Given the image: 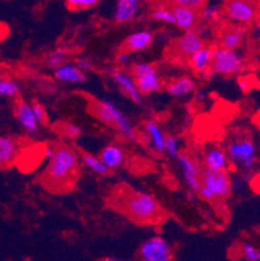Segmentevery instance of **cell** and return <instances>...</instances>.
Returning <instances> with one entry per match:
<instances>
[{
    "label": "cell",
    "mask_w": 260,
    "mask_h": 261,
    "mask_svg": "<svg viewBox=\"0 0 260 261\" xmlns=\"http://www.w3.org/2000/svg\"><path fill=\"white\" fill-rule=\"evenodd\" d=\"M80 161L75 148L64 143L55 144L46 172L42 175L43 186L54 192L69 190L80 174Z\"/></svg>",
    "instance_id": "6da1fadb"
},
{
    "label": "cell",
    "mask_w": 260,
    "mask_h": 261,
    "mask_svg": "<svg viewBox=\"0 0 260 261\" xmlns=\"http://www.w3.org/2000/svg\"><path fill=\"white\" fill-rule=\"evenodd\" d=\"M161 212L163 210L159 200L149 192H132L124 203V213L134 224H154L155 221L160 220Z\"/></svg>",
    "instance_id": "7a4b0ae2"
},
{
    "label": "cell",
    "mask_w": 260,
    "mask_h": 261,
    "mask_svg": "<svg viewBox=\"0 0 260 261\" xmlns=\"http://www.w3.org/2000/svg\"><path fill=\"white\" fill-rule=\"evenodd\" d=\"M230 165L240 170V175L249 184L254 178L257 164L256 144L249 138L233 139L225 148Z\"/></svg>",
    "instance_id": "3957f363"
},
{
    "label": "cell",
    "mask_w": 260,
    "mask_h": 261,
    "mask_svg": "<svg viewBox=\"0 0 260 261\" xmlns=\"http://www.w3.org/2000/svg\"><path fill=\"white\" fill-rule=\"evenodd\" d=\"M232 177L228 170H212L202 167L200 187L197 192L200 198L214 203L225 200L232 195Z\"/></svg>",
    "instance_id": "277c9868"
},
{
    "label": "cell",
    "mask_w": 260,
    "mask_h": 261,
    "mask_svg": "<svg viewBox=\"0 0 260 261\" xmlns=\"http://www.w3.org/2000/svg\"><path fill=\"white\" fill-rule=\"evenodd\" d=\"M246 68V58L240 49H229L218 46L212 48L209 72L218 75L240 74Z\"/></svg>",
    "instance_id": "5b68a950"
},
{
    "label": "cell",
    "mask_w": 260,
    "mask_h": 261,
    "mask_svg": "<svg viewBox=\"0 0 260 261\" xmlns=\"http://www.w3.org/2000/svg\"><path fill=\"white\" fill-rule=\"evenodd\" d=\"M130 74L134 77L138 90L142 95H150L160 91L163 84L156 65L152 63L140 61L132 65Z\"/></svg>",
    "instance_id": "8992f818"
},
{
    "label": "cell",
    "mask_w": 260,
    "mask_h": 261,
    "mask_svg": "<svg viewBox=\"0 0 260 261\" xmlns=\"http://www.w3.org/2000/svg\"><path fill=\"white\" fill-rule=\"evenodd\" d=\"M260 8L255 0H225L223 4V15L230 22L246 25L256 21Z\"/></svg>",
    "instance_id": "52a82bcc"
},
{
    "label": "cell",
    "mask_w": 260,
    "mask_h": 261,
    "mask_svg": "<svg viewBox=\"0 0 260 261\" xmlns=\"http://www.w3.org/2000/svg\"><path fill=\"white\" fill-rule=\"evenodd\" d=\"M138 257L143 261H169L173 258V251L168 241L160 236H155L140 244Z\"/></svg>",
    "instance_id": "ba28073f"
},
{
    "label": "cell",
    "mask_w": 260,
    "mask_h": 261,
    "mask_svg": "<svg viewBox=\"0 0 260 261\" xmlns=\"http://www.w3.org/2000/svg\"><path fill=\"white\" fill-rule=\"evenodd\" d=\"M99 103L108 112L109 117H111V127L117 130L124 138L129 139V141H137L138 133L135 127L133 126L132 121L128 118V116L113 101L102 99V100H99Z\"/></svg>",
    "instance_id": "9c48e42d"
},
{
    "label": "cell",
    "mask_w": 260,
    "mask_h": 261,
    "mask_svg": "<svg viewBox=\"0 0 260 261\" xmlns=\"http://www.w3.org/2000/svg\"><path fill=\"white\" fill-rule=\"evenodd\" d=\"M176 160L180 164L185 184L194 194H197L200 187V172H202L200 164L194 158L182 152L177 156Z\"/></svg>",
    "instance_id": "30bf717a"
},
{
    "label": "cell",
    "mask_w": 260,
    "mask_h": 261,
    "mask_svg": "<svg viewBox=\"0 0 260 261\" xmlns=\"http://www.w3.org/2000/svg\"><path fill=\"white\" fill-rule=\"evenodd\" d=\"M111 78L126 98L134 101L135 104L142 103L143 95L138 90L134 77L130 73L125 72L124 69H114L111 72Z\"/></svg>",
    "instance_id": "8fae6325"
},
{
    "label": "cell",
    "mask_w": 260,
    "mask_h": 261,
    "mask_svg": "<svg viewBox=\"0 0 260 261\" xmlns=\"http://www.w3.org/2000/svg\"><path fill=\"white\" fill-rule=\"evenodd\" d=\"M206 46V40L200 37L195 29L183 32V34L176 40L175 49L180 56L189 59L193 54Z\"/></svg>",
    "instance_id": "7c38bea8"
},
{
    "label": "cell",
    "mask_w": 260,
    "mask_h": 261,
    "mask_svg": "<svg viewBox=\"0 0 260 261\" xmlns=\"http://www.w3.org/2000/svg\"><path fill=\"white\" fill-rule=\"evenodd\" d=\"M14 118L20 123V126L22 127L23 132L28 134H35L39 132L40 125L38 123L37 118H35L34 112H33L32 103H28L25 100H18L14 104L13 109Z\"/></svg>",
    "instance_id": "4fadbf2b"
},
{
    "label": "cell",
    "mask_w": 260,
    "mask_h": 261,
    "mask_svg": "<svg viewBox=\"0 0 260 261\" xmlns=\"http://www.w3.org/2000/svg\"><path fill=\"white\" fill-rule=\"evenodd\" d=\"M140 0H116L113 11V20L116 23L132 22L140 11Z\"/></svg>",
    "instance_id": "5bb4252c"
},
{
    "label": "cell",
    "mask_w": 260,
    "mask_h": 261,
    "mask_svg": "<svg viewBox=\"0 0 260 261\" xmlns=\"http://www.w3.org/2000/svg\"><path fill=\"white\" fill-rule=\"evenodd\" d=\"M172 12H173V18H175V23L180 30L182 32H187V30L195 29L199 22V11L197 9L189 8V7H180L173 6L172 7Z\"/></svg>",
    "instance_id": "9a60e30c"
},
{
    "label": "cell",
    "mask_w": 260,
    "mask_h": 261,
    "mask_svg": "<svg viewBox=\"0 0 260 261\" xmlns=\"http://www.w3.org/2000/svg\"><path fill=\"white\" fill-rule=\"evenodd\" d=\"M20 143L17 139L0 135V169L12 167L20 153Z\"/></svg>",
    "instance_id": "2e32d148"
},
{
    "label": "cell",
    "mask_w": 260,
    "mask_h": 261,
    "mask_svg": "<svg viewBox=\"0 0 260 261\" xmlns=\"http://www.w3.org/2000/svg\"><path fill=\"white\" fill-rule=\"evenodd\" d=\"M154 38V33L150 32V30H138V32L128 35V38L124 40L123 49L130 52V54L142 52L152 46Z\"/></svg>",
    "instance_id": "e0dca14e"
},
{
    "label": "cell",
    "mask_w": 260,
    "mask_h": 261,
    "mask_svg": "<svg viewBox=\"0 0 260 261\" xmlns=\"http://www.w3.org/2000/svg\"><path fill=\"white\" fill-rule=\"evenodd\" d=\"M52 70L55 80L63 84H83L87 80L86 73H83L75 63H64Z\"/></svg>",
    "instance_id": "ac0fdd59"
},
{
    "label": "cell",
    "mask_w": 260,
    "mask_h": 261,
    "mask_svg": "<svg viewBox=\"0 0 260 261\" xmlns=\"http://www.w3.org/2000/svg\"><path fill=\"white\" fill-rule=\"evenodd\" d=\"M203 167L212 170H229V161L226 151L219 146H212L203 155Z\"/></svg>",
    "instance_id": "d6986e66"
},
{
    "label": "cell",
    "mask_w": 260,
    "mask_h": 261,
    "mask_svg": "<svg viewBox=\"0 0 260 261\" xmlns=\"http://www.w3.org/2000/svg\"><path fill=\"white\" fill-rule=\"evenodd\" d=\"M143 129L146 133V138L149 141L150 147H151L154 151L159 153L164 152V146H166V137L167 134L164 133V130L161 129V126L156 121L149 120L145 122L143 125Z\"/></svg>",
    "instance_id": "ffe728a7"
},
{
    "label": "cell",
    "mask_w": 260,
    "mask_h": 261,
    "mask_svg": "<svg viewBox=\"0 0 260 261\" xmlns=\"http://www.w3.org/2000/svg\"><path fill=\"white\" fill-rule=\"evenodd\" d=\"M246 39V32L240 25L226 28L220 35V44L219 46L229 49H240Z\"/></svg>",
    "instance_id": "44dd1931"
},
{
    "label": "cell",
    "mask_w": 260,
    "mask_h": 261,
    "mask_svg": "<svg viewBox=\"0 0 260 261\" xmlns=\"http://www.w3.org/2000/svg\"><path fill=\"white\" fill-rule=\"evenodd\" d=\"M166 89L167 92L175 98L189 96L195 91V81L189 75H180L169 81Z\"/></svg>",
    "instance_id": "7402d4cb"
},
{
    "label": "cell",
    "mask_w": 260,
    "mask_h": 261,
    "mask_svg": "<svg viewBox=\"0 0 260 261\" xmlns=\"http://www.w3.org/2000/svg\"><path fill=\"white\" fill-rule=\"evenodd\" d=\"M99 158L109 170L119 169L125 163V151L119 144H108L102 149Z\"/></svg>",
    "instance_id": "603a6c76"
},
{
    "label": "cell",
    "mask_w": 260,
    "mask_h": 261,
    "mask_svg": "<svg viewBox=\"0 0 260 261\" xmlns=\"http://www.w3.org/2000/svg\"><path fill=\"white\" fill-rule=\"evenodd\" d=\"M212 59V47L204 46L200 49H198L195 54H193L189 58L190 68L195 73H207L209 70Z\"/></svg>",
    "instance_id": "cb8c5ba5"
},
{
    "label": "cell",
    "mask_w": 260,
    "mask_h": 261,
    "mask_svg": "<svg viewBox=\"0 0 260 261\" xmlns=\"http://www.w3.org/2000/svg\"><path fill=\"white\" fill-rule=\"evenodd\" d=\"M81 161L83 163L86 168H89L92 173L98 175H107L109 174L111 170L107 168L106 164L102 161V159L99 156H95L92 153L89 152H82L81 153Z\"/></svg>",
    "instance_id": "d4e9b609"
},
{
    "label": "cell",
    "mask_w": 260,
    "mask_h": 261,
    "mask_svg": "<svg viewBox=\"0 0 260 261\" xmlns=\"http://www.w3.org/2000/svg\"><path fill=\"white\" fill-rule=\"evenodd\" d=\"M21 92V86L17 81L8 75L0 74V98L14 99Z\"/></svg>",
    "instance_id": "484cf974"
},
{
    "label": "cell",
    "mask_w": 260,
    "mask_h": 261,
    "mask_svg": "<svg viewBox=\"0 0 260 261\" xmlns=\"http://www.w3.org/2000/svg\"><path fill=\"white\" fill-rule=\"evenodd\" d=\"M223 4L224 3H219V2H215V3L207 2L199 9V20L204 21V22L218 21L221 17V15H223Z\"/></svg>",
    "instance_id": "4316f807"
},
{
    "label": "cell",
    "mask_w": 260,
    "mask_h": 261,
    "mask_svg": "<svg viewBox=\"0 0 260 261\" xmlns=\"http://www.w3.org/2000/svg\"><path fill=\"white\" fill-rule=\"evenodd\" d=\"M69 58V52L66 51L63 47H57V48L52 49L49 54L46 55L44 58V65L50 69H55L57 66L63 65L64 63H66Z\"/></svg>",
    "instance_id": "83f0119b"
},
{
    "label": "cell",
    "mask_w": 260,
    "mask_h": 261,
    "mask_svg": "<svg viewBox=\"0 0 260 261\" xmlns=\"http://www.w3.org/2000/svg\"><path fill=\"white\" fill-rule=\"evenodd\" d=\"M151 18L157 23H163V25H173L175 18H173V12L172 8H168L166 6H159L152 9Z\"/></svg>",
    "instance_id": "f1b7e54d"
},
{
    "label": "cell",
    "mask_w": 260,
    "mask_h": 261,
    "mask_svg": "<svg viewBox=\"0 0 260 261\" xmlns=\"http://www.w3.org/2000/svg\"><path fill=\"white\" fill-rule=\"evenodd\" d=\"M56 129L59 134L69 139L78 138L81 135V133H82L81 127L73 122H61L59 123V126H57Z\"/></svg>",
    "instance_id": "f546056e"
},
{
    "label": "cell",
    "mask_w": 260,
    "mask_h": 261,
    "mask_svg": "<svg viewBox=\"0 0 260 261\" xmlns=\"http://www.w3.org/2000/svg\"><path fill=\"white\" fill-rule=\"evenodd\" d=\"M164 152L171 159H177L181 153L180 141L176 135H167L166 137V146H164Z\"/></svg>",
    "instance_id": "4dcf8cb0"
},
{
    "label": "cell",
    "mask_w": 260,
    "mask_h": 261,
    "mask_svg": "<svg viewBox=\"0 0 260 261\" xmlns=\"http://www.w3.org/2000/svg\"><path fill=\"white\" fill-rule=\"evenodd\" d=\"M241 256L247 261H260V250L254 244L245 242L241 244Z\"/></svg>",
    "instance_id": "1f68e13d"
},
{
    "label": "cell",
    "mask_w": 260,
    "mask_h": 261,
    "mask_svg": "<svg viewBox=\"0 0 260 261\" xmlns=\"http://www.w3.org/2000/svg\"><path fill=\"white\" fill-rule=\"evenodd\" d=\"M65 6L73 11H83L97 7L102 0H64Z\"/></svg>",
    "instance_id": "d6a6232c"
},
{
    "label": "cell",
    "mask_w": 260,
    "mask_h": 261,
    "mask_svg": "<svg viewBox=\"0 0 260 261\" xmlns=\"http://www.w3.org/2000/svg\"><path fill=\"white\" fill-rule=\"evenodd\" d=\"M32 108H33V112H34L35 118H37L38 123H39L40 126H46V125H49L50 118H49V113H47L46 108H44L40 103H38V101H33Z\"/></svg>",
    "instance_id": "836d02e7"
},
{
    "label": "cell",
    "mask_w": 260,
    "mask_h": 261,
    "mask_svg": "<svg viewBox=\"0 0 260 261\" xmlns=\"http://www.w3.org/2000/svg\"><path fill=\"white\" fill-rule=\"evenodd\" d=\"M173 6H180V7H189V8L197 9L199 11L208 0H169Z\"/></svg>",
    "instance_id": "e575fe53"
},
{
    "label": "cell",
    "mask_w": 260,
    "mask_h": 261,
    "mask_svg": "<svg viewBox=\"0 0 260 261\" xmlns=\"http://www.w3.org/2000/svg\"><path fill=\"white\" fill-rule=\"evenodd\" d=\"M75 64L83 73H89L94 69V64H92L91 60L87 58H77L75 60Z\"/></svg>",
    "instance_id": "d590c367"
},
{
    "label": "cell",
    "mask_w": 260,
    "mask_h": 261,
    "mask_svg": "<svg viewBox=\"0 0 260 261\" xmlns=\"http://www.w3.org/2000/svg\"><path fill=\"white\" fill-rule=\"evenodd\" d=\"M116 60H117L119 65L123 66V68H126V66H129L130 64H132V56H130V52L125 51V49H121V51L117 54Z\"/></svg>",
    "instance_id": "8d00e7d4"
},
{
    "label": "cell",
    "mask_w": 260,
    "mask_h": 261,
    "mask_svg": "<svg viewBox=\"0 0 260 261\" xmlns=\"http://www.w3.org/2000/svg\"><path fill=\"white\" fill-rule=\"evenodd\" d=\"M240 86L242 91H246V90L249 89V84H247L246 80H240Z\"/></svg>",
    "instance_id": "74e56055"
},
{
    "label": "cell",
    "mask_w": 260,
    "mask_h": 261,
    "mask_svg": "<svg viewBox=\"0 0 260 261\" xmlns=\"http://www.w3.org/2000/svg\"><path fill=\"white\" fill-rule=\"evenodd\" d=\"M255 25H256V39H257V42H259L260 40V18H256V23H255Z\"/></svg>",
    "instance_id": "f35d334b"
},
{
    "label": "cell",
    "mask_w": 260,
    "mask_h": 261,
    "mask_svg": "<svg viewBox=\"0 0 260 261\" xmlns=\"http://www.w3.org/2000/svg\"><path fill=\"white\" fill-rule=\"evenodd\" d=\"M198 99H199V100H206L207 99V92H204V91H199L198 92Z\"/></svg>",
    "instance_id": "ab89813d"
},
{
    "label": "cell",
    "mask_w": 260,
    "mask_h": 261,
    "mask_svg": "<svg viewBox=\"0 0 260 261\" xmlns=\"http://www.w3.org/2000/svg\"><path fill=\"white\" fill-rule=\"evenodd\" d=\"M257 43H259V46H260V40H259V42H257Z\"/></svg>",
    "instance_id": "60d3db41"
}]
</instances>
